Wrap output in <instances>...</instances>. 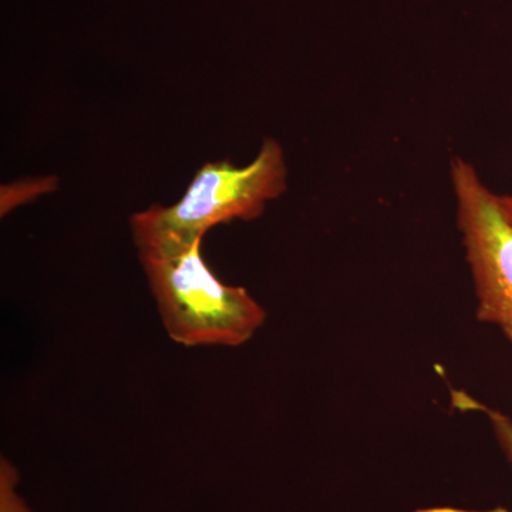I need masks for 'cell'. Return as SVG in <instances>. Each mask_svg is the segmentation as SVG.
I'll return each mask as SVG.
<instances>
[{
	"mask_svg": "<svg viewBox=\"0 0 512 512\" xmlns=\"http://www.w3.org/2000/svg\"><path fill=\"white\" fill-rule=\"evenodd\" d=\"M202 239L140 249V264L168 338L184 348H238L264 325L266 312L247 288L215 276Z\"/></svg>",
	"mask_w": 512,
	"mask_h": 512,
	"instance_id": "cell-1",
	"label": "cell"
},
{
	"mask_svg": "<svg viewBox=\"0 0 512 512\" xmlns=\"http://www.w3.org/2000/svg\"><path fill=\"white\" fill-rule=\"evenodd\" d=\"M286 177L284 150L274 138H265L245 167L229 161L204 164L180 201L168 207L153 204L131 215L134 244L138 251L191 244L215 225L256 220L269 201L284 194Z\"/></svg>",
	"mask_w": 512,
	"mask_h": 512,
	"instance_id": "cell-2",
	"label": "cell"
},
{
	"mask_svg": "<svg viewBox=\"0 0 512 512\" xmlns=\"http://www.w3.org/2000/svg\"><path fill=\"white\" fill-rule=\"evenodd\" d=\"M457 227L477 298V318L497 326L512 345V225L498 194L464 158L450 165Z\"/></svg>",
	"mask_w": 512,
	"mask_h": 512,
	"instance_id": "cell-3",
	"label": "cell"
},
{
	"mask_svg": "<svg viewBox=\"0 0 512 512\" xmlns=\"http://www.w3.org/2000/svg\"><path fill=\"white\" fill-rule=\"evenodd\" d=\"M19 468L6 456L0 457V512H36L19 491Z\"/></svg>",
	"mask_w": 512,
	"mask_h": 512,
	"instance_id": "cell-4",
	"label": "cell"
},
{
	"mask_svg": "<svg viewBox=\"0 0 512 512\" xmlns=\"http://www.w3.org/2000/svg\"><path fill=\"white\" fill-rule=\"evenodd\" d=\"M454 403L458 404L461 409L477 410V412H483L490 417L495 437H497L498 443L503 448L508 461L512 464V420L510 417L498 412V410L488 409L484 404L474 400L473 397L467 396L466 393L454 392Z\"/></svg>",
	"mask_w": 512,
	"mask_h": 512,
	"instance_id": "cell-5",
	"label": "cell"
},
{
	"mask_svg": "<svg viewBox=\"0 0 512 512\" xmlns=\"http://www.w3.org/2000/svg\"><path fill=\"white\" fill-rule=\"evenodd\" d=\"M498 201H500L501 210L504 212V217L512 225V192L508 194H498Z\"/></svg>",
	"mask_w": 512,
	"mask_h": 512,
	"instance_id": "cell-6",
	"label": "cell"
},
{
	"mask_svg": "<svg viewBox=\"0 0 512 512\" xmlns=\"http://www.w3.org/2000/svg\"><path fill=\"white\" fill-rule=\"evenodd\" d=\"M440 512H480V511H463V510H457V508H441ZM487 512H510L507 510H503V508H497V510L493 511H487Z\"/></svg>",
	"mask_w": 512,
	"mask_h": 512,
	"instance_id": "cell-7",
	"label": "cell"
}]
</instances>
